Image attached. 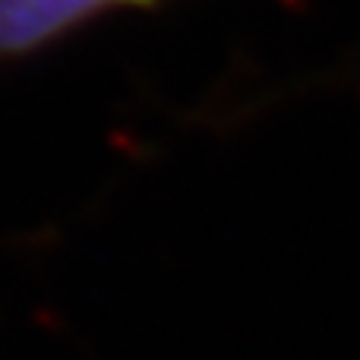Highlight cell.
<instances>
[{
	"label": "cell",
	"instance_id": "6da1fadb",
	"mask_svg": "<svg viewBox=\"0 0 360 360\" xmlns=\"http://www.w3.org/2000/svg\"><path fill=\"white\" fill-rule=\"evenodd\" d=\"M143 0H0V60L35 51L70 29Z\"/></svg>",
	"mask_w": 360,
	"mask_h": 360
}]
</instances>
